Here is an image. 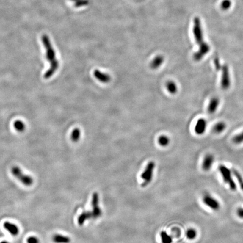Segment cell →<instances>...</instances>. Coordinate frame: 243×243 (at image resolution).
Instances as JSON below:
<instances>
[{"mask_svg": "<svg viewBox=\"0 0 243 243\" xmlns=\"http://www.w3.org/2000/svg\"><path fill=\"white\" fill-rule=\"evenodd\" d=\"M91 218H93V212L90 211H84L78 217V224L80 226H82L83 223L85 222V221Z\"/></svg>", "mask_w": 243, "mask_h": 243, "instance_id": "cell-14", "label": "cell"}, {"mask_svg": "<svg viewBox=\"0 0 243 243\" xmlns=\"http://www.w3.org/2000/svg\"><path fill=\"white\" fill-rule=\"evenodd\" d=\"M220 105V100L217 97L212 98L208 106V112L209 114H213L217 110Z\"/></svg>", "mask_w": 243, "mask_h": 243, "instance_id": "cell-12", "label": "cell"}, {"mask_svg": "<svg viewBox=\"0 0 243 243\" xmlns=\"http://www.w3.org/2000/svg\"><path fill=\"white\" fill-rule=\"evenodd\" d=\"M186 236L189 240H194L197 236V231L196 230L193 228H189L186 231Z\"/></svg>", "mask_w": 243, "mask_h": 243, "instance_id": "cell-23", "label": "cell"}, {"mask_svg": "<svg viewBox=\"0 0 243 243\" xmlns=\"http://www.w3.org/2000/svg\"><path fill=\"white\" fill-rule=\"evenodd\" d=\"M160 237L162 243H172L173 239L170 235H169L165 231L160 233Z\"/></svg>", "mask_w": 243, "mask_h": 243, "instance_id": "cell-22", "label": "cell"}, {"mask_svg": "<svg viewBox=\"0 0 243 243\" xmlns=\"http://www.w3.org/2000/svg\"><path fill=\"white\" fill-rule=\"evenodd\" d=\"M222 72L221 85L223 90H228L231 86V77L229 68L227 64L222 65L220 71Z\"/></svg>", "mask_w": 243, "mask_h": 243, "instance_id": "cell-6", "label": "cell"}, {"mask_svg": "<svg viewBox=\"0 0 243 243\" xmlns=\"http://www.w3.org/2000/svg\"><path fill=\"white\" fill-rule=\"evenodd\" d=\"M233 173L234 174L235 176L236 177V179L238 180V182L240 184V186L242 188V190L243 191V179L242 176L240 175V174L238 172V171L233 170Z\"/></svg>", "mask_w": 243, "mask_h": 243, "instance_id": "cell-26", "label": "cell"}, {"mask_svg": "<svg viewBox=\"0 0 243 243\" xmlns=\"http://www.w3.org/2000/svg\"><path fill=\"white\" fill-rule=\"evenodd\" d=\"M99 197L97 192H94L92 199V206H93V218H98L101 215V210L98 206Z\"/></svg>", "mask_w": 243, "mask_h": 243, "instance_id": "cell-8", "label": "cell"}, {"mask_svg": "<svg viewBox=\"0 0 243 243\" xmlns=\"http://www.w3.org/2000/svg\"><path fill=\"white\" fill-rule=\"evenodd\" d=\"M14 127L15 129L19 132H23L26 129V125L21 120H16L14 123Z\"/></svg>", "mask_w": 243, "mask_h": 243, "instance_id": "cell-19", "label": "cell"}, {"mask_svg": "<svg viewBox=\"0 0 243 243\" xmlns=\"http://www.w3.org/2000/svg\"><path fill=\"white\" fill-rule=\"evenodd\" d=\"M52 240L55 243H69L70 242V238L59 234L55 235L52 238Z\"/></svg>", "mask_w": 243, "mask_h": 243, "instance_id": "cell-16", "label": "cell"}, {"mask_svg": "<svg viewBox=\"0 0 243 243\" xmlns=\"http://www.w3.org/2000/svg\"><path fill=\"white\" fill-rule=\"evenodd\" d=\"M236 214L240 218L243 219V208H239L236 211Z\"/></svg>", "mask_w": 243, "mask_h": 243, "instance_id": "cell-29", "label": "cell"}, {"mask_svg": "<svg viewBox=\"0 0 243 243\" xmlns=\"http://www.w3.org/2000/svg\"><path fill=\"white\" fill-rule=\"evenodd\" d=\"M166 88L167 91L171 94H175L178 91V86L174 81H169L166 83Z\"/></svg>", "mask_w": 243, "mask_h": 243, "instance_id": "cell-17", "label": "cell"}, {"mask_svg": "<svg viewBox=\"0 0 243 243\" xmlns=\"http://www.w3.org/2000/svg\"><path fill=\"white\" fill-rule=\"evenodd\" d=\"M11 173L26 186H31L33 183V179L32 177L23 173L21 168L18 166L12 167L11 168Z\"/></svg>", "mask_w": 243, "mask_h": 243, "instance_id": "cell-4", "label": "cell"}, {"mask_svg": "<svg viewBox=\"0 0 243 243\" xmlns=\"http://www.w3.org/2000/svg\"><path fill=\"white\" fill-rule=\"evenodd\" d=\"M233 142L236 145L243 143V131L236 134L233 137Z\"/></svg>", "mask_w": 243, "mask_h": 243, "instance_id": "cell-24", "label": "cell"}, {"mask_svg": "<svg viewBox=\"0 0 243 243\" xmlns=\"http://www.w3.org/2000/svg\"><path fill=\"white\" fill-rule=\"evenodd\" d=\"M93 76L98 81L104 83H108L111 79L110 76L105 73L102 72L99 70H95L93 72Z\"/></svg>", "mask_w": 243, "mask_h": 243, "instance_id": "cell-11", "label": "cell"}, {"mask_svg": "<svg viewBox=\"0 0 243 243\" xmlns=\"http://www.w3.org/2000/svg\"><path fill=\"white\" fill-rule=\"evenodd\" d=\"M155 163L154 162H150L145 168V171L141 175V178L143 180L142 184V187H145L149 185L153 178L154 170L155 168Z\"/></svg>", "mask_w": 243, "mask_h": 243, "instance_id": "cell-5", "label": "cell"}, {"mask_svg": "<svg viewBox=\"0 0 243 243\" xmlns=\"http://www.w3.org/2000/svg\"><path fill=\"white\" fill-rule=\"evenodd\" d=\"M192 31L195 41L199 47L198 51L194 54L193 57L194 60L199 62L209 52L210 47L208 43L204 41L201 21L198 17H195L194 19Z\"/></svg>", "mask_w": 243, "mask_h": 243, "instance_id": "cell-1", "label": "cell"}, {"mask_svg": "<svg viewBox=\"0 0 243 243\" xmlns=\"http://www.w3.org/2000/svg\"><path fill=\"white\" fill-rule=\"evenodd\" d=\"M203 201L206 206L213 211H218L220 208L219 202L209 194H206L203 196Z\"/></svg>", "mask_w": 243, "mask_h": 243, "instance_id": "cell-7", "label": "cell"}, {"mask_svg": "<svg viewBox=\"0 0 243 243\" xmlns=\"http://www.w3.org/2000/svg\"><path fill=\"white\" fill-rule=\"evenodd\" d=\"M218 170L222 177L224 182L227 184L230 189L235 191L236 189V185L233 180L231 171L224 165H220L218 167Z\"/></svg>", "mask_w": 243, "mask_h": 243, "instance_id": "cell-3", "label": "cell"}, {"mask_svg": "<svg viewBox=\"0 0 243 243\" xmlns=\"http://www.w3.org/2000/svg\"><path fill=\"white\" fill-rule=\"evenodd\" d=\"M4 226L6 229L11 233V235L16 236L19 233V228L15 224L9 222H6L4 224Z\"/></svg>", "mask_w": 243, "mask_h": 243, "instance_id": "cell-15", "label": "cell"}, {"mask_svg": "<svg viewBox=\"0 0 243 243\" xmlns=\"http://www.w3.org/2000/svg\"><path fill=\"white\" fill-rule=\"evenodd\" d=\"M158 142L160 146L163 147H166L169 145L170 142V139L167 136L162 135L158 139Z\"/></svg>", "mask_w": 243, "mask_h": 243, "instance_id": "cell-21", "label": "cell"}, {"mask_svg": "<svg viewBox=\"0 0 243 243\" xmlns=\"http://www.w3.org/2000/svg\"><path fill=\"white\" fill-rule=\"evenodd\" d=\"M231 6V1L230 0H223L221 2V7L223 10H228Z\"/></svg>", "mask_w": 243, "mask_h": 243, "instance_id": "cell-25", "label": "cell"}, {"mask_svg": "<svg viewBox=\"0 0 243 243\" xmlns=\"http://www.w3.org/2000/svg\"><path fill=\"white\" fill-rule=\"evenodd\" d=\"M164 57L162 55H158L153 59L150 64V67L153 69H156L163 64Z\"/></svg>", "mask_w": 243, "mask_h": 243, "instance_id": "cell-13", "label": "cell"}, {"mask_svg": "<svg viewBox=\"0 0 243 243\" xmlns=\"http://www.w3.org/2000/svg\"><path fill=\"white\" fill-rule=\"evenodd\" d=\"M207 128V122L204 118H200L197 120L194 127V131L197 135L204 134Z\"/></svg>", "mask_w": 243, "mask_h": 243, "instance_id": "cell-9", "label": "cell"}, {"mask_svg": "<svg viewBox=\"0 0 243 243\" xmlns=\"http://www.w3.org/2000/svg\"><path fill=\"white\" fill-rule=\"evenodd\" d=\"M214 156L211 154H208L204 156L202 163V169L205 171H209L214 163Z\"/></svg>", "mask_w": 243, "mask_h": 243, "instance_id": "cell-10", "label": "cell"}, {"mask_svg": "<svg viewBox=\"0 0 243 243\" xmlns=\"http://www.w3.org/2000/svg\"><path fill=\"white\" fill-rule=\"evenodd\" d=\"M0 243H8L7 242H6V241H3V242H1Z\"/></svg>", "mask_w": 243, "mask_h": 243, "instance_id": "cell-30", "label": "cell"}, {"mask_svg": "<svg viewBox=\"0 0 243 243\" xmlns=\"http://www.w3.org/2000/svg\"><path fill=\"white\" fill-rule=\"evenodd\" d=\"M81 137V131L78 128L73 130L71 134V140L73 142H78Z\"/></svg>", "mask_w": 243, "mask_h": 243, "instance_id": "cell-20", "label": "cell"}, {"mask_svg": "<svg viewBox=\"0 0 243 243\" xmlns=\"http://www.w3.org/2000/svg\"><path fill=\"white\" fill-rule=\"evenodd\" d=\"M226 128V124L223 122H220L215 124L213 128V131L216 134H221Z\"/></svg>", "mask_w": 243, "mask_h": 243, "instance_id": "cell-18", "label": "cell"}, {"mask_svg": "<svg viewBox=\"0 0 243 243\" xmlns=\"http://www.w3.org/2000/svg\"><path fill=\"white\" fill-rule=\"evenodd\" d=\"M28 243H39V240L35 236H31L27 239Z\"/></svg>", "mask_w": 243, "mask_h": 243, "instance_id": "cell-28", "label": "cell"}, {"mask_svg": "<svg viewBox=\"0 0 243 243\" xmlns=\"http://www.w3.org/2000/svg\"><path fill=\"white\" fill-rule=\"evenodd\" d=\"M42 42L43 45L46 50V59L50 64V67L49 69L45 73L43 78L45 79H49L55 74L59 67V62L57 61L56 57V53L52 46L51 42L48 37L44 35L42 37Z\"/></svg>", "mask_w": 243, "mask_h": 243, "instance_id": "cell-2", "label": "cell"}, {"mask_svg": "<svg viewBox=\"0 0 243 243\" xmlns=\"http://www.w3.org/2000/svg\"><path fill=\"white\" fill-rule=\"evenodd\" d=\"M214 65L216 70L217 71H220L221 68V67H222V65L221 64L220 60L218 59V58H217V57H216L214 59Z\"/></svg>", "mask_w": 243, "mask_h": 243, "instance_id": "cell-27", "label": "cell"}]
</instances>
